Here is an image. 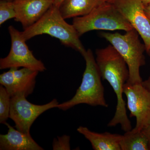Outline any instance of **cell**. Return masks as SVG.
Wrapping results in <instances>:
<instances>
[{"label":"cell","instance_id":"obj_27","mask_svg":"<svg viewBox=\"0 0 150 150\" xmlns=\"http://www.w3.org/2000/svg\"><path fill=\"white\" fill-rule=\"evenodd\" d=\"M6 1H13V0H6Z\"/></svg>","mask_w":150,"mask_h":150},{"label":"cell","instance_id":"obj_20","mask_svg":"<svg viewBox=\"0 0 150 150\" xmlns=\"http://www.w3.org/2000/svg\"><path fill=\"white\" fill-rule=\"evenodd\" d=\"M142 131L147 138L148 142H149V148L150 150V123L149 125L144 128Z\"/></svg>","mask_w":150,"mask_h":150},{"label":"cell","instance_id":"obj_25","mask_svg":"<svg viewBox=\"0 0 150 150\" xmlns=\"http://www.w3.org/2000/svg\"><path fill=\"white\" fill-rule=\"evenodd\" d=\"M106 2L110 3V4H113L115 0H105Z\"/></svg>","mask_w":150,"mask_h":150},{"label":"cell","instance_id":"obj_2","mask_svg":"<svg viewBox=\"0 0 150 150\" xmlns=\"http://www.w3.org/2000/svg\"><path fill=\"white\" fill-rule=\"evenodd\" d=\"M27 41L37 35L48 34L59 39L63 45L71 47L82 55L86 51L73 24L65 21L59 7L53 5L34 24L21 32Z\"/></svg>","mask_w":150,"mask_h":150},{"label":"cell","instance_id":"obj_17","mask_svg":"<svg viewBox=\"0 0 150 150\" xmlns=\"http://www.w3.org/2000/svg\"><path fill=\"white\" fill-rule=\"evenodd\" d=\"M0 83L7 91L11 97L18 94V90L15 79L13 68L10 69L0 75Z\"/></svg>","mask_w":150,"mask_h":150},{"label":"cell","instance_id":"obj_19","mask_svg":"<svg viewBox=\"0 0 150 150\" xmlns=\"http://www.w3.org/2000/svg\"><path fill=\"white\" fill-rule=\"evenodd\" d=\"M70 137L67 135L57 137L54 139L53 143V149L54 150H71L70 144Z\"/></svg>","mask_w":150,"mask_h":150},{"label":"cell","instance_id":"obj_4","mask_svg":"<svg viewBox=\"0 0 150 150\" xmlns=\"http://www.w3.org/2000/svg\"><path fill=\"white\" fill-rule=\"evenodd\" d=\"M100 34L115 48L126 62L129 74L127 82L142 83L140 69L146 64L144 53L146 49L144 44L140 41L137 30L133 28L124 34L105 32H100Z\"/></svg>","mask_w":150,"mask_h":150},{"label":"cell","instance_id":"obj_23","mask_svg":"<svg viewBox=\"0 0 150 150\" xmlns=\"http://www.w3.org/2000/svg\"><path fill=\"white\" fill-rule=\"evenodd\" d=\"M65 0H54V5L59 8Z\"/></svg>","mask_w":150,"mask_h":150},{"label":"cell","instance_id":"obj_22","mask_svg":"<svg viewBox=\"0 0 150 150\" xmlns=\"http://www.w3.org/2000/svg\"><path fill=\"white\" fill-rule=\"evenodd\" d=\"M142 83L150 92V76L147 79L143 81Z\"/></svg>","mask_w":150,"mask_h":150},{"label":"cell","instance_id":"obj_18","mask_svg":"<svg viewBox=\"0 0 150 150\" xmlns=\"http://www.w3.org/2000/svg\"><path fill=\"white\" fill-rule=\"evenodd\" d=\"M16 12L13 2L6 0L0 1V25L8 20L15 18Z\"/></svg>","mask_w":150,"mask_h":150},{"label":"cell","instance_id":"obj_6","mask_svg":"<svg viewBox=\"0 0 150 150\" xmlns=\"http://www.w3.org/2000/svg\"><path fill=\"white\" fill-rule=\"evenodd\" d=\"M8 30L11 38V50L7 56L0 59V69L23 67L38 72L44 71L46 67L30 50L21 32L12 25L9 26Z\"/></svg>","mask_w":150,"mask_h":150},{"label":"cell","instance_id":"obj_16","mask_svg":"<svg viewBox=\"0 0 150 150\" xmlns=\"http://www.w3.org/2000/svg\"><path fill=\"white\" fill-rule=\"evenodd\" d=\"M11 97L3 86H0V123L4 124L9 118Z\"/></svg>","mask_w":150,"mask_h":150},{"label":"cell","instance_id":"obj_7","mask_svg":"<svg viewBox=\"0 0 150 150\" xmlns=\"http://www.w3.org/2000/svg\"><path fill=\"white\" fill-rule=\"evenodd\" d=\"M26 98L22 93L11 97L9 118L14 122L16 129L30 134V127L38 117L46 110L57 108L59 103L55 98L46 104L38 105L28 101Z\"/></svg>","mask_w":150,"mask_h":150},{"label":"cell","instance_id":"obj_15","mask_svg":"<svg viewBox=\"0 0 150 150\" xmlns=\"http://www.w3.org/2000/svg\"><path fill=\"white\" fill-rule=\"evenodd\" d=\"M120 146L121 150H149L147 138L143 131L132 129L122 135Z\"/></svg>","mask_w":150,"mask_h":150},{"label":"cell","instance_id":"obj_10","mask_svg":"<svg viewBox=\"0 0 150 150\" xmlns=\"http://www.w3.org/2000/svg\"><path fill=\"white\" fill-rule=\"evenodd\" d=\"M15 21L25 29L36 23L54 5V0H13Z\"/></svg>","mask_w":150,"mask_h":150},{"label":"cell","instance_id":"obj_12","mask_svg":"<svg viewBox=\"0 0 150 150\" xmlns=\"http://www.w3.org/2000/svg\"><path fill=\"white\" fill-rule=\"evenodd\" d=\"M77 130L90 142L94 150H121L120 141L122 135L107 132L98 133L82 126H79Z\"/></svg>","mask_w":150,"mask_h":150},{"label":"cell","instance_id":"obj_5","mask_svg":"<svg viewBox=\"0 0 150 150\" xmlns=\"http://www.w3.org/2000/svg\"><path fill=\"white\" fill-rule=\"evenodd\" d=\"M72 24L79 36L94 30L128 31L132 25L113 4L105 2L83 16L73 19Z\"/></svg>","mask_w":150,"mask_h":150},{"label":"cell","instance_id":"obj_9","mask_svg":"<svg viewBox=\"0 0 150 150\" xmlns=\"http://www.w3.org/2000/svg\"><path fill=\"white\" fill-rule=\"evenodd\" d=\"M113 5L137 30L144 41L146 51L150 49V22L145 14L142 0H115Z\"/></svg>","mask_w":150,"mask_h":150},{"label":"cell","instance_id":"obj_3","mask_svg":"<svg viewBox=\"0 0 150 150\" xmlns=\"http://www.w3.org/2000/svg\"><path fill=\"white\" fill-rule=\"evenodd\" d=\"M86 68L79 87L71 99L59 104L57 108L65 111L75 105L86 104L91 106L108 107L104 97V89L101 76L93 53L90 49L83 54Z\"/></svg>","mask_w":150,"mask_h":150},{"label":"cell","instance_id":"obj_13","mask_svg":"<svg viewBox=\"0 0 150 150\" xmlns=\"http://www.w3.org/2000/svg\"><path fill=\"white\" fill-rule=\"evenodd\" d=\"M105 2V0H65L59 8L66 19L86 15Z\"/></svg>","mask_w":150,"mask_h":150},{"label":"cell","instance_id":"obj_21","mask_svg":"<svg viewBox=\"0 0 150 150\" xmlns=\"http://www.w3.org/2000/svg\"><path fill=\"white\" fill-rule=\"evenodd\" d=\"M144 11L146 16L150 22V3L144 5Z\"/></svg>","mask_w":150,"mask_h":150},{"label":"cell","instance_id":"obj_1","mask_svg":"<svg viewBox=\"0 0 150 150\" xmlns=\"http://www.w3.org/2000/svg\"><path fill=\"white\" fill-rule=\"evenodd\" d=\"M96 55V60L101 77L109 83L117 97L115 114L108 126L114 127L120 124L123 131H130L132 129L131 121L127 116L126 103L123 97V87L129 78L128 66L111 44L97 49Z\"/></svg>","mask_w":150,"mask_h":150},{"label":"cell","instance_id":"obj_11","mask_svg":"<svg viewBox=\"0 0 150 150\" xmlns=\"http://www.w3.org/2000/svg\"><path fill=\"white\" fill-rule=\"evenodd\" d=\"M7 133L0 135L1 150H43L33 139L30 134H25L15 129L6 122Z\"/></svg>","mask_w":150,"mask_h":150},{"label":"cell","instance_id":"obj_26","mask_svg":"<svg viewBox=\"0 0 150 150\" xmlns=\"http://www.w3.org/2000/svg\"><path fill=\"white\" fill-rule=\"evenodd\" d=\"M146 52L147 53L148 55H149V56L150 57V49L149 50V51H147Z\"/></svg>","mask_w":150,"mask_h":150},{"label":"cell","instance_id":"obj_14","mask_svg":"<svg viewBox=\"0 0 150 150\" xmlns=\"http://www.w3.org/2000/svg\"><path fill=\"white\" fill-rule=\"evenodd\" d=\"M38 72L37 71L28 68H23L18 69V68H13L18 94H23L27 97L32 93L35 88V79Z\"/></svg>","mask_w":150,"mask_h":150},{"label":"cell","instance_id":"obj_8","mask_svg":"<svg viewBox=\"0 0 150 150\" xmlns=\"http://www.w3.org/2000/svg\"><path fill=\"white\" fill-rule=\"evenodd\" d=\"M123 93L127 98L130 117L136 118L135 131H141L150 123V92L141 83L124 85Z\"/></svg>","mask_w":150,"mask_h":150},{"label":"cell","instance_id":"obj_24","mask_svg":"<svg viewBox=\"0 0 150 150\" xmlns=\"http://www.w3.org/2000/svg\"><path fill=\"white\" fill-rule=\"evenodd\" d=\"M142 1H143V2L144 3V5H146L147 4L150 3V0H142Z\"/></svg>","mask_w":150,"mask_h":150}]
</instances>
